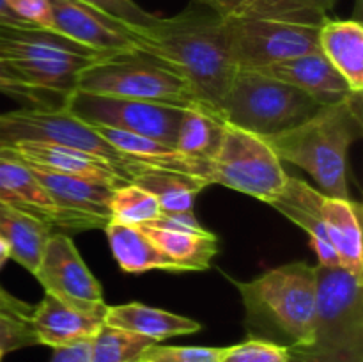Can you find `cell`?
<instances>
[{
	"mask_svg": "<svg viewBox=\"0 0 363 362\" xmlns=\"http://www.w3.org/2000/svg\"><path fill=\"white\" fill-rule=\"evenodd\" d=\"M323 199H325L323 192L315 190L314 187L298 177H287L284 190L269 206L308 233L312 247L319 258V265L326 268H337L340 266V261L323 222Z\"/></svg>",
	"mask_w": 363,
	"mask_h": 362,
	"instance_id": "cell-19",
	"label": "cell"
},
{
	"mask_svg": "<svg viewBox=\"0 0 363 362\" xmlns=\"http://www.w3.org/2000/svg\"><path fill=\"white\" fill-rule=\"evenodd\" d=\"M225 348L218 346H167L155 343L145 348L137 362H220Z\"/></svg>",
	"mask_w": 363,
	"mask_h": 362,
	"instance_id": "cell-33",
	"label": "cell"
},
{
	"mask_svg": "<svg viewBox=\"0 0 363 362\" xmlns=\"http://www.w3.org/2000/svg\"><path fill=\"white\" fill-rule=\"evenodd\" d=\"M74 89L184 110H208L179 75L138 48L94 59L80 71Z\"/></svg>",
	"mask_w": 363,
	"mask_h": 362,
	"instance_id": "cell-5",
	"label": "cell"
},
{
	"mask_svg": "<svg viewBox=\"0 0 363 362\" xmlns=\"http://www.w3.org/2000/svg\"><path fill=\"white\" fill-rule=\"evenodd\" d=\"M238 71H259L272 64L319 52V27L311 21L272 18H225Z\"/></svg>",
	"mask_w": 363,
	"mask_h": 362,
	"instance_id": "cell-10",
	"label": "cell"
},
{
	"mask_svg": "<svg viewBox=\"0 0 363 362\" xmlns=\"http://www.w3.org/2000/svg\"><path fill=\"white\" fill-rule=\"evenodd\" d=\"M135 43L179 75L202 106L220 116L238 73L225 18L191 2L176 16H160L151 27L135 32Z\"/></svg>",
	"mask_w": 363,
	"mask_h": 362,
	"instance_id": "cell-1",
	"label": "cell"
},
{
	"mask_svg": "<svg viewBox=\"0 0 363 362\" xmlns=\"http://www.w3.org/2000/svg\"><path fill=\"white\" fill-rule=\"evenodd\" d=\"M220 362H291V355L289 348L248 337L245 343L227 346Z\"/></svg>",
	"mask_w": 363,
	"mask_h": 362,
	"instance_id": "cell-34",
	"label": "cell"
},
{
	"mask_svg": "<svg viewBox=\"0 0 363 362\" xmlns=\"http://www.w3.org/2000/svg\"><path fill=\"white\" fill-rule=\"evenodd\" d=\"M6 4L25 23L45 31L52 28V9L48 0H6Z\"/></svg>",
	"mask_w": 363,
	"mask_h": 362,
	"instance_id": "cell-36",
	"label": "cell"
},
{
	"mask_svg": "<svg viewBox=\"0 0 363 362\" xmlns=\"http://www.w3.org/2000/svg\"><path fill=\"white\" fill-rule=\"evenodd\" d=\"M9 258H11L9 245H7V241L4 240V238H0V270H2V266L6 265V261Z\"/></svg>",
	"mask_w": 363,
	"mask_h": 362,
	"instance_id": "cell-40",
	"label": "cell"
},
{
	"mask_svg": "<svg viewBox=\"0 0 363 362\" xmlns=\"http://www.w3.org/2000/svg\"><path fill=\"white\" fill-rule=\"evenodd\" d=\"M319 52L353 92H363V27L358 20H330L319 27Z\"/></svg>",
	"mask_w": 363,
	"mask_h": 362,
	"instance_id": "cell-21",
	"label": "cell"
},
{
	"mask_svg": "<svg viewBox=\"0 0 363 362\" xmlns=\"http://www.w3.org/2000/svg\"><path fill=\"white\" fill-rule=\"evenodd\" d=\"M323 222H325L326 234L339 256L340 266L358 279H363L362 206L351 199L325 195Z\"/></svg>",
	"mask_w": 363,
	"mask_h": 362,
	"instance_id": "cell-23",
	"label": "cell"
},
{
	"mask_svg": "<svg viewBox=\"0 0 363 362\" xmlns=\"http://www.w3.org/2000/svg\"><path fill=\"white\" fill-rule=\"evenodd\" d=\"M78 2L85 4V6L92 7L98 13L112 18L117 23L130 28L133 34L151 27L160 18L158 14L149 13L144 7L138 6L135 0H78Z\"/></svg>",
	"mask_w": 363,
	"mask_h": 362,
	"instance_id": "cell-32",
	"label": "cell"
},
{
	"mask_svg": "<svg viewBox=\"0 0 363 362\" xmlns=\"http://www.w3.org/2000/svg\"><path fill=\"white\" fill-rule=\"evenodd\" d=\"M52 233L48 226L0 201V238L9 245L11 258L28 272L35 270Z\"/></svg>",
	"mask_w": 363,
	"mask_h": 362,
	"instance_id": "cell-26",
	"label": "cell"
},
{
	"mask_svg": "<svg viewBox=\"0 0 363 362\" xmlns=\"http://www.w3.org/2000/svg\"><path fill=\"white\" fill-rule=\"evenodd\" d=\"M112 148L123 153L124 156L133 162L147 167V169L170 170V172L186 174V176L204 180L208 185L211 181V160L194 158V156L183 155L174 146L163 144L155 138L142 137V135L130 133V131L116 130L108 126H92Z\"/></svg>",
	"mask_w": 363,
	"mask_h": 362,
	"instance_id": "cell-17",
	"label": "cell"
},
{
	"mask_svg": "<svg viewBox=\"0 0 363 362\" xmlns=\"http://www.w3.org/2000/svg\"><path fill=\"white\" fill-rule=\"evenodd\" d=\"M321 106L307 92L286 82L259 71H238L220 117L227 124L269 138L303 124Z\"/></svg>",
	"mask_w": 363,
	"mask_h": 362,
	"instance_id": "cell-7",
	"label": "cell"
},
{
	"mask_svg": "<svg viewBox=\"0 0 363 362\" xmlns=\"http://www.w3.org/2000/svg\"><path fill=\"white\" fill-rule=\"evenodd\" d=\"M2 357H4V353H2V350H0V361H2Z\"/></svg>",
	"mask_w": 363,
	"mask_h": 362,
	"instance_id": "cell-42",
	"label": "cell"
},
{
	"mask_svg": "<svg viewBox=\"0 0 363 362\" xmlns=\"http://www.w3.org/2000/svg\"><path fill=\"white\" fill-rule=\"evenodd\" d=\"M38 343L30 318L16 314L4 305H0V350L2 353L21 350V348L34 346Z\"/></svg>",
	"mask_w": 363,
	"mask_h": 362,
	"instance_id": "cell-35",
	"label": "cell"
},
{
	"mask_svg": "<svg viewBox=\"0 0 363 362\" xmlns=\"http://www.w3.org/2000/svg\"><path fill=\"white\" fill-rule=\"evenodd\" d=\"M315 268L314 339L289 350L291 362H363V279L340 266Z\"/></svg>",
	"mask_w": 363,
	"mask_h": 362,
	"instance_id": "cell-4",
	"label": "cell"
},
{
	"mask_svg": "<svg viewBox=\"0 0 363 362\" xmlns=\"http://www.w3.org/2000/svg\"><path fill=\"white\" fill-rule=\"evenodd\" d=\"M0 305H4V307L9 309V311L16 312V314L25 316V318H30L32 305L27 304V302L20 300V298L14 297V295H11L9 291L4 290L2 286H0Z\"/></svg>",
	"mask_w": 363,
	"mask_h": 362,
	"instance_id": "cell-38",
	"label": "cell"
},
{
	"mask_svg": "<svg viewBox=\"0 0 363 362\" xmlns=\"http://www.w3.org/2000/svg\"><path fill=\"white\" fill-rule=\"evenodd\" d=\"M105 233L113 258L123 272L144 273L151 270L181 272L179 265L160 252L138 227L124 226L110 220L105 226Z\"/></svg>",
	"mask_w": 363,
	"mask_h": 362,
	"instance_id": "cell-25",
	"label": "cell"
},
{
	"mask_svg": "<svg viewBox=\"0 0 363 362\" xmlns=\"http://www.w3.org/2000/svg\"><path fill=\"white\" fill-rule=\"evenodd\" d=\"M0 149H2V146H0Z\"/></svg>",
	"mask_w": 363,
	"mask_h": 362,
	"instance_id": "cell-43",
	"label": "cell"
},
{
	"mask_svg": "<svg viewBox=\"0 0 363 362\" xmlns=\"http://www.w3.org/2000/svg\"><path fill=\"white\" fill-rule=\"evenodd\" d=\"M155 343L149 337L103 325L91 341V362H137Z\"/></svg>",
	"mask_w": 363,
	"mask_h": 362,
	"instance_id": "cell-29",
	"label": "cell"
},
{
	"mask_svg": "<svg viewBox=\"0 0 363 362\" xmlns=\"http://www.w3.org/2000/svg\"><path fill=\"white\" fill-rule=\"evenodd\" d=\"M0 153L25 163V165L34 167V169L67 174V176L91 177V180L103 181V183H108L116 188L130 183L116 167L106 163L105 160L89 155V153L78 151V149L66 148V146L23 141L2 148Z\"/></svg>",
	"mask_w": 363,
	"mask_h": 362,
	"instance_id": "cell-16",
	"label": "cell"
},
{
	"mask_svg": "<svg viewBox=\"0 0 363 362\" xmlns=\"http://www.w3.org/2000/svg\"><path fill=\"white\" fill-rule=\"evenodd\" d=\"M362 92L325 105L300 126L266 138L282 162L307 170L328 197L350 199L347 151L362 135Z\"/></svg>",
	"mask_w": 363,
	"mask_h": 362,
	"instance_id": "cell-3",
	"label": "cell"
},
{
	"mask_svg": "<svg viewBox=\"0 0 363 362\" xmlns=\"http://www.w3.org/2000/svg\"><path fill=\"white\" fill-rule=\"evenodd\" d=\"M30 170L59 206L110 222V202L116 187L91 177L67 176L34 167Z\"/></svg>",
	"mask_w": 363,
	"mask_h": 362,
	"instance_id": "cell-20",
	"label": "cell"
},
{
	"mask_svg": "<svg viewBox=\"0 0 363 362\" xmlns=\"http://www.w3.org/2000/svg\"><path fill=\"white\" fill-rule=\"evenodd\" d=\"M62 109L91 126H108L155 138L163 144H176V135L184 109L116 96L77 91L66 96Z\"/></svg>",
	"mask_w": 363,
	"mask_h": 362,
	"instance_id": "cell-11",
	"label": "cell"
},
{
	"mask_svg": "<svg viewBox=\"0 0 363 362\" xmlns=\"http://www.w3.org/2000/svg\"><path fill=\"white\" fill-rule=\"evenodd\" d=\"M282 163L266 138L225 124L222 144L211 160V181L272 204L289 177Z\"/></svg>",
	"mask_w": 363,
	"mask_h": 362,
	"instance_id": "cell-9",
	"label": "cell"
},
{
	"mask_svg": "<svg viewBox=\"0 0 363 362\" xmlns=\"http://www.w3.org/2000/svg\"><path fill=\"white\" fill-rule=\"evenodd\" d=\"M191 2H195V4H201V6H204V7H211L213 4H216L218 2V0H191Z\"/></svg>",
	"mask_w": 363,
	"mask_h": 362,
	"instance_id": "cell-41",
	"label": "cell"
},
{
	"mask_svg": "<svg viewBox=\"0 0 363 362\" xmlns=\"http://www.w3.org/2000/svg\"><path fill=\"white\" fill-rule=\"evenodd\" d=\"M50 362H91V341L53 348Z\"/></svg>",
	"mask_w": 363,
	"mask_h": 362,
	"instance_id": "cell-37",
	"label": "cell"
},
{
	"mask_svg": "<svg viewBox=\"0 0 363 362\" xmlns=\"http://www.w3.org/2000/svg\"><path fill=\"white\" fill-rule=\"evenodd\" d=\"M105 325L128 330L149 339L165 341L169 337L188 336L201 330V323L186 316L174 314L165 309L151 307L140 302L108 305L105 314Z\"/></svg>",
	"mask_w": 363,
	"mask_h": 362,
	"instance_id": "cell-22",
	"label": "cell"
},
{
	"mask_svg": "<svg viewBox=\"0 0 363 362\" xmlns=\"http://www.w3.org/2000/svg\"><path fill=\"white\" fill-rule=\"evenodd\" d=\"M138 229L152 241L160 252L179 265L181 272H201L211 266L218 254V238L211 231L194 233L184 229H170L151 224L138 226Z\"/></svg>",
	"mask_w": 363,
	"mask_h": 362,
	"instance_id": "cell-24",
	"label": "cell"
},
{
	"mask_svg": "<svg viewBox=\"0 0 363 362\" xmlns=\"http://www.w3.org/2000/svg\"><path fill=\"white\" fill-rule=\"evenodd\" d=\"M106 307L105 302L80 307L45 293L43 300L32 307L30 325L39 344L50 348L69 346L92 341L105 325Z\"/></svg>",
	"mask_w": 363,
	"mask_h": 362,
	"instance_id": "cell-15",
	"label": "cell"
},
{
	"mask_svg": "<svg viewBox=\"0 0 363 362\" xmlns=\"http://www.w3.org/2000/svg\"><path fill=\"white\" fill-rule=\"evenodd\" d=\"M259 73L286 82V84L307 92L323 106L339 103L354 94L342 75L328 62V59L321 52L307 53V55L272 64V66L259 70Z\"/></svg>",
	"mask_w": 363,
	"mask_h": 362,
	"instance_id": "cell-18",
	"label": "cell"
},
{
	"mask_svg": "<svg viewBox=\"0 0 363 362\" xmlns=\"http://www.w3.org/2000/svg\"><path fill=\"white\" fill-rule=\"evenodd\" d=\"M131 183L155 195L162 213L191 212L195 197L206 187H209L204 180L199 177L160 169L140 170L135 174Z\"/></svg>",
	"mask_w": 363,
	"mask_h": 362,
	"instance_id": "cell-27",
	"label": "cell"
},
{
	"mask_svg": "<svg viewBox=\"0 0 363 362\" xmlns=\"http://www.w3.org/2000/svg\"><path fill=\"white\" fill-rule=\"evenodd\" d=\"M230 280L243 300L250 339L269 341L289 350L311 346L318 302L314 265L289 263L252 280Z\"/></svg>",
	"mask_w": 363,
	"mask_h": 362,
	"instance_id": "cell-2",
	"label": "cell"
},
{
	"mask_svg": "<svg viewBox=\"0 0 363 362\" xmlns=\"http://www.w3.org/2000/svg\"><path fill=\"white\" fill-rule=\"evenodd\" d=\"M225 121L201 109L184 110L174 148L194 158L213 160L222 144Z\"/></svg>",
	"mask_w": 363,
	"mask_h": 362,
	"instance_id": "cell-28",
	"label": "cell"
},
{
	"mask_svg": "<svg viewBox=\"0 0 363 362\" xmlns=\"http://www.w3.org/2000/svg\"><path fill=\"white\" fill-rule=\"evenodd\" d=\"M52 9L50 31L99 55L137 50L135 34L112 18L78 0H48Z\"/></svg>",
	"mask_w": 363,
	"mask_h": 362,
	"instance_id": "cell-14",
	"label": "cell"
},
{
	"mask_svg": "<svg viewBox=\"0 0 363 362\" xmlns=\"http://www.w3.org/2000/svg\"><path fill=\"white\" fill-rule=\"evenodd\" d=\"M160 213L162 209L155 195L137 185L128 183L113 190L112 202H110V220L113 222L138 227L155 222Z\"/></svg>",
	"mask_w": 363,
	"mask_h": 362,
	"instance_id": "cell-30",
	"label": "cell"
},
{
	"mask_svg": "<svg viewBox=\"0 0 363 362\" xmlns=\"http://www.w3.org/2000/svg\"><path fill=\"white\" fill-rule=\"evenodd\" d=\"M0 55L28 85L66 99L99 53L39 27L0 25Z\"/></svg>",
	"mask_w": 363,
	"mask_h": 362,
	"instance_id": "cell-6",
	"label": "cell"
},
{
	"mask_svg": "<svg viewBox=\"0 0 363 362\" xmlns=\"http://www.w3.org/2000/svg\"><path fill=\"white\" fill-rule=\"evenodd\" d=\"M32 273L45 287V293L67 304L89 307L105 302L101 284L87 268L77 245L66 233L53 231L50 234Z\"/></svg>",
	"mask_w": 363,
	"mask_h": 362,
	"instance_id": "cell-13",
	"label": "cell"
},
{
	"mask_svg": "<svg viewBox=\"0 0 363 362\" xmlns=\"http://www.w3.org/2000/svg\"><path fill=\"white\" fill-rule=\"evenodd\" d=\"M48 142L89 153L116 167L131 183L133 176L147 167L133 162L108 144L91 124L84 123L66 109H20L0 114V146L14 142Z\"/></svg>",
	"mask_w": 363,
	"mask_h": 362,
	"instance_id": "cell-8",
	"label": "cell"
},
{
	"mask_svg": "<svg viewBox=\"0 0 363 362\" xmlns=\"http://www.w3.org/2000/svg\"><path fill=\"white\" fill-rule=\"evenodd\" d=\"M0 201L27 213L32 219L59 233L105 229L108 224L96 216L84 215L57 204L43 185L35 180L30 167L9 158L4 153H0Z\"/></svg>",
	"mask_w": 363,
	"mask_h": 362,
	"instance_id": "cell-12",
	"label": "cell"
},
{
	"mask_svg": "<svg viewBox=\"0 0 363 362\" xmlns=\"http://www.w3.org/2000/svg\"><path fill=\"white\" fill-rule=\"evenodd\" d=\"M0 25H14V27H32V25L21 21L13 11L7 7L6 0H0Z\"/></svg>",
	"mask_w": 363,
	"mask_h": 362,
	"instance_id": "cell-39",
	"label": "cell"
},
{
	"mask_svg": "<svg viewBox=\"0 0 363 362\" xmlns=\"http://www.w3.org/2000/svg\"><path fill=\"white\" fill-rule=\"evenodd\" d=\"M0 92L20 102L25 109H62L64 99L28 85L0 55Z\"/></svg>",
	"mask_w": 363,
	"mask_h": 362,
	"instance_id": "cell-31",
	"label": "cell"
}]
</instances>
